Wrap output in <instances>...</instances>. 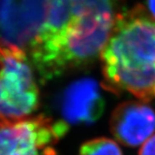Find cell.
<instances>
[{
	"label": "cell",
	"instance_id": "obj_1",
	"mask_svg": "<svg viewBox=\"0 0 155 155\" xmlns=\"http://www.w3.org/2000/svg\"><path fill=\"white\" fill-rule=\"evenodd\" d=\"M119 0H51L44 27L27 60L51 79L95 60L117 15Z\"/></svg>",
	"mask_w": 155,
	"mask_h": 155
},
{
	"label": "cell",
	"instance_id": "obj_2",
	"mask_svg": "<svg viewBox=\"0 0 155 155\" xmlns=\"http://www.w3.org/2000/svg\"><path fill=\"white\" fill-rule=\"evenodd\" d=\"M99 57L106 90L144 103L155 96V19L145 7L117 13Z\"/></svg>",
	"mask_w": 155,
	"mask_h": 155
},
{
	"label": "cell",
	"instance_id": "obj_3",
	"mask_svg": "<svg viewBox=\"0 0 155 155\" xmlns=\"http://www.w3.org/2000/svg\"><path fill=\"white\" fill-rule=\"evenodd\" d=\"M39 105V90L26 55L0 42V120L31 116Z\"/></svg>",
	"mask_w": 155,
	"mask_h": 155
},
{
	"label": "cell",
	"instance_id": "obj_4",
	"mask_svg": "<svg viewBox=\"0 0 155 155\" xmlns=\"http://www.w3.org/2000/svg\"><path fill=\"white\" fill-rule=\"evenodd\" d=\"M68 124L44 115L0 120V155H55Z\"/></svg>",
	"mask_w": 155,
	"mask_h": 155
},
{
	"label": "cell",
	"instance_id": "obj_5",
	"mask_svg": "<svg viewBox=\"0 0 155 155\" xmlns=\"http://www.w3.org/2000/svg\"><path fill=\"white\" fill-rule=\"evenodd\" d=\"M51 0H0V42L26 55L41 33Z\"/></svg>",
	"mask_w": 155,
	"mask_h": 155
},
{
	"label": "cell",
	"instance_id": "obj_6",
	"mask_svg": "<svg viewBox=\"0 0 155 155\" xmlns=\"http://www.w3.org/2000/svg\"><path fill=\"white\" fill-rule=\"evenodd\" d=\"M155 131V111L142 101L120 104L110 117V132L116 140L127 147H137Z\"/></svg>",
	"mask_w": 155,
	"mask_h": 155
},
{
	"label": "cell",
	"instance_id": "obj_7",
	"mask_svg": "<svg viewBox=\"0 0 155 155\" xmlns=\"http://www.w3.org/2000/svg\"><path fill=\"white\" fill-rule=\"evenodd\" d=\"M103 99L97 83L91 79L71 84L62 98V113L66 124L93 123L103 111Z\"/></svg>",
	"mask_w": 155,
	"mask_h": 155
},
{
	"label": "cell",
	"instance_id": "obj_8",
	"mask_svg": "<svg viewBox=\"0 0 155 155\" xmlns=\"http://www.w3.org/2000/svg\"><path fill=\"white\" fill-rule=\"evenodd\" d=\"M79 155H123L120 146L107 137H96L84 142Z\"/></svg>",
	"mask_w": 155,
	"mask_h": 155
},
{
	"label": "cell",
	"instance_id": "obj_9",
	"mask_svg": "<svg viewBox=\"0 0 155 155\" xmlns=\"http://www.w3.org/2000/svg\"><path fill=\"white\" fill-rule=\"evenodd\" d=\"M138 155H155V135L143 143Z\"/></svg>",
	"mask_w": 155,
	"mask_h": 155
},
{
	"label": "cell",
	"instance_id": "obj_10",
	"mask_svg": "<svg viewBox=\"0 0 155 155\" xmlns=\"http://www.w3.org/2000/svg\"><path fill=\"white\" fill-rule=\"evenodd\" d=\"M148 12L155 19V0H147Z\"/></svg>",
	"mask_w": 155,
	"mask_h": 155
}]
</instances>
